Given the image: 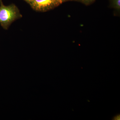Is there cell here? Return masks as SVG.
<instances>
[{"instance_id":"6","label":"cell","mask_w":120,"mask_h":120,"mask_svg":"<svg viewBox=\"0 0 120 120\" xmlns=\"http://www.w3.org/2000/svg\"><path fill=\"white\" fill-rule=\"evenodd\" d=\"M25 0V1H26V2H27V3H28V4H29L30 3V2L31 1V0Z\"/></svg>"},{"instance_id":"4","label":"cell","mask_w":120,"mask_h":120,"mask_svg":"<svg viewBox=\"0 0 120 120\" xmlns=\"http://www.w3.org/2000/svg\"><path fill=\"white\" fill-rule=\"evenodd\" d=\"M95 0H82V1L86 5H88L92 4Z\"/></svg>"},{"instance_id":"1","label":"cell","mask_w":120,"mask_h":120,"mask_svg":"<svg viewBox=\"0 0 120 120\" xmlns=\"http://www.w3.org/2000/svg\"><path fill=\"white\" fill-rule=\"evenodd\" d=\"M0 1V24L3 28L7 29L12 22L21 18L22 15L15 4L5 6Z\"/></svg>"},{"instance_id":"5","label":"cell","mask_w":120,"mask_h":120,"mask_svg":"<svg viewBox=\"0 0 120 120\" xmlns=\"http://www.w3.org/2000/svg\"><path fill=\"white\" fill-rule=\"evenodd\" d=\"M58 0L61 4H62L63 2H66V1H69L75 0Z\"/></svg>"},{"instance_id":"7","label":"cell","mask_w":120,"mask_h":120,"mask_svg":"<svg viewBox=\"0 0 120 120\" xmlns=\"http://www.w3.org/2000/svg\"><path fill=\"white\" fill-rule=\"evenodd\" d=\"M75 0L81 1H82V0Z\"/></svg>"},{"instance_id":"3","label":"cell","mask_w":120,"mask_h":120,"mask_svg":"<svg viewBox=\"0 0 120 120\" xmlns=\"http://www.w3.org/2000/svg\"><path fill=\"white\" fill-rule=\"evenodd\" d=\"M112 6L117 11H120V0H111Z\"/></svg>"},{"instance_id":"2","label":"cell","mask_w":120,"mask_h":120,"mask_svg":"<svg viewBox=\"0 0 120 120\" xmlns=\"http://www.w3.org/2000/svg\"><path fill=\"white\" fill-rule=\"evenodd\" d=\"M29 4L35 11L43 12L52 10L61 4L58 0H31Z\"/></svg>"}]
</instances>
